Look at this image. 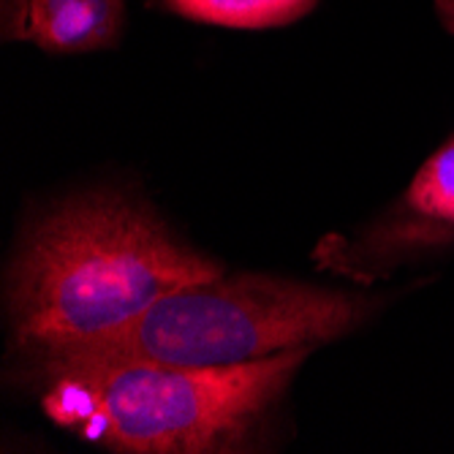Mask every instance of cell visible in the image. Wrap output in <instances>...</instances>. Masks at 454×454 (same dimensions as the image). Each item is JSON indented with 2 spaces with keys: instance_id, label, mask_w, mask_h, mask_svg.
<instances>
[{
  "instance_id": "8992f818",
  "label": "cell",
  "mask_w": 454,
  "mask_h": 454,
  "mask_svg": "<svg viewBox=\"0 0 454 454\" xmlns=\"http://www.w3.org/2000/svg\"><path fill=\"white\" fill-rule=\"evenodd\" d=\"M160 4L191 22L262 30L302 20L318 0H160Z\"/></svg>"
},
{
  "instance_id": "52a82bcc",
  "label": "cell",
  "mask_w": 454,
  "mask_h": 454,
  "mask_svg": "<svg viewBox=\"0 0 454 454\" xmlns=\"http://www.w3.org/2000/svg\"><path fill=\"white\" fill-rule=\"evenodd\" d=\"M435 14L443 25V30L454 38V0H433Z\"/></svg>"
},
{
  "instance_id": "6da1fadb",
  "label": "cell",
  "mask_w": 454,
  "mask_h": 454,
  "mask_svg": "<svg viewBox=\"0 0 454 454\" xmlns=\"http://www.w3.org/2000/svg\"><path fill=\"white\" fill-rule=\"evenodd\" d=\"M147 204L120 191L58 201L25 231L9 270L14 346L30 367L131 326L153 302L221 275Z\"/></svg>"
},
{
  "instance_id": "5b68a950",
  "label": "cell",
  "mask_w": 454,
  "mask_h": 454,
  "mask_svg": "<svg viewBox=\"0 0 454 454\" xmlns=\"http://www.w3.org/2000/svg\"><path fill=\"white\" fill-rule=\"evenodd\" d=\"M126 25V0H4L6 38L30 41L50 55L114 47Z\"/></svg>"
},
{
  "instance_id": "277c9868",
  "label": "cell",
  "mask_w": 454,
  "mask_h": 454,
  "mask_svg": "<svg viewBox=\"0 0 454 454\" xmlns=\"http://www.w3.org/2000/svg\"><path fill=\"white\" fill-rule=\"evenodd\" d=\"M454 254V137L446 139L408 188L354 234H329L316 251V267L373 283L400 267Z\"/></svg>"
},
{
  "instance_id": "3957f363",
  "label": "cell",
  "mask_w": 454,
  "mask_h": 454,
  "mask_svg": "<svg viewBox=\"0 0 454 454\" xmlns=\"http://www.w3.org/2000/svg\"><path fill=\"white\" fill-rule=\"evenodd\" d=\"M373 308L376 302L370 297L340 288L272 275L221 272L175 288L131 326L47 364L142 359L183 367H239L333 343L364 324Z\"/></svg>"
},
{
  "instance_id": "7a4b0ae2",
  "label": "cell",
  "mask_w": 454,
  "mask_h": 454,
  "mask_svg": "<svg viewBox=\"0 0 454 454\" xmlns=\"http://www.w3.org/2000/svg\"><path fill=\"white\" fill-rule=\"evenodd\" d=\"M313 348L239 367L79 359L33 370L41 405L63 430L109 451H231L283 397Z\"/></svg>"
}]
</instances>
